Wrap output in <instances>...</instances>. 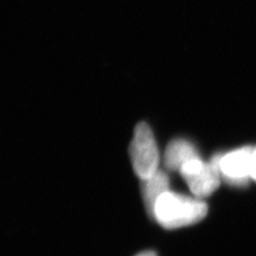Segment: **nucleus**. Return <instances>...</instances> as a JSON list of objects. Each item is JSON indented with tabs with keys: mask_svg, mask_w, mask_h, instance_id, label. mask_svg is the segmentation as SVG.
<instances>
[{
	"mask_svg": "<svg viewBox=\"0 0 256 256\" xmlns=\"http://www.w3.org/2000/svg\"><path fill=\"white\" fill-rule=\"evenodd\" d=\"M207 212V204L202 198L169 190L157 200L150 217L160 226L175 230L200 222L206 217Z\"/></svg>",
	"mask_w": 256,
	"mask_h": 256,
	"instance_id": "obj_1",
	"label": "nucleus"
},
{
	"mask_svg": "<svg viewBox=\"0 0 256 256\" xmlns=\"http://www.w3.org/2000/svg\"><path fill=\"white\" fill-rule=\"evenodd\" d=\"M130 155L134 171L140 180L148 178L159 170V150L153 132L146 123L136 126Z\"/></svg>",
	"mask_w": 256,
	"mask_h": 256,
	"instance_id": "obj_2",
	"label": "nucleus"
},
{
	"mask_svg": "<svg viewBox=\"0 0 256 256\" xmlns=\"http://www.w3.org/2000/svg\"><path fill=\"white\" fill-rule=\"evenodd\" d=\"M180 174L185 180L192 194L198 198L212 194L222 180L214 155L207 162L201 157L190 160L180 168Z\"/></svg>",
	"mask_w": 256,
	"mask_h": 256,
	"instance_id": "obj_3",
	"label": "nucleus"
},
{
	"mask_svg": "<svg viewBox=\"0 0 256 256\" xmlns=\"http://www.w3.org/2000/svg\"><path fill=\"white\" fill-rule=\"evenodd\" d=\"M253 146H242L228 153L216 154L222 180L230 186L244 187L251 178Z\"/></svg>",
	"mask_w": 256,
	"mask_h": 256,
	"instance_id": "obj_4",
	"label": "nucleus"
},
{
	"mask_svg": "<svg viewBox=\"0 0 256 256\" xmlns=\"http://www.w3.org/2000/svg\"><path fill=\"white\" fill-rule=\"evenodd\" d=\"M198 157L201 156L194 144L185 139H175L168 144L164 162L169 171L180 172L184 164Z\"/></svg>",
	"mask_w": 256,
	"mask_h": 256,
	"instance_id": "obj_5",
	"label": "nucleus"
},
{
	"mask_svg": "<svg viewBox=\"0 0 256 256\" xmlns=\"http://www.w3.org/2000/svg\"><path fill=\"white\" fill-rule=\"evenodd\" d=\"M141 187L144 205H146L148 214L152 216L157 200L170 190L169 176L164 171L159 169L150 178L142 180Z\"/></svg>",
	"mask_w": 256,
	"mask_h": 256,
	"instance_id": "obj_6",
	"label": "nucleus"
},
{
	"mask_svg": "<svg viewBox=\"0 0 256 256\" xmlns=\"http://www.w3.org/2000/svg\"><path fill=\"white\" fill-rule=\"evenodd\" d=\"M251 178L256 182V146H253L252 164H251Z\"/></svg>",
	"mask_w": 256,
	"mask_h": 256,
	"instance_id": "obj_7",
	"label": "nucleus"
},
{
	"mask_svg": "<svg viewBox=\"0 0 256 256\" xmlns=\"http://www.w3.org/2000/svg\"><path fill=\"white\" fill-rule=\"evenodd\" d=\"M136 256H157V255L153 251H144V252H141V253L137 254Z\"/></svg>",
	"mask_w": 256,
	"mask_h": 256,
	"instance_id": "obj_8",
	"label": "nucleus"
}]
</instances>
